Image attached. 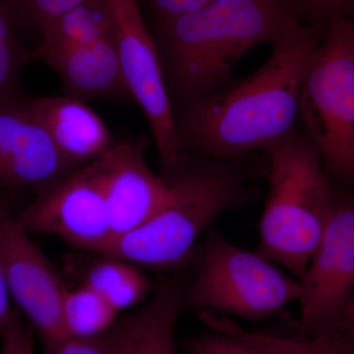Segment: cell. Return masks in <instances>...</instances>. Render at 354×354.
Listing matches in <instances>:
<instances>
[{
  "label": "cell",
  "instance_id": "6da1fadb",
  "mask_svg": "<svg viewBox=\"0 0 354 354\" xmlns=\"http://www.w3.org/2000/svg\"><path fill=\"white\" fill-rule=\"evenodd\" d=\"M327 27L299 21L272 44L271 57L257 71L174 108L183 150L234 160L267 152L295 131L305 75Z\"/></svg>",
  "mask_w": 354,
  "mask_h": 354
},
{
  "label": "cell",
  "instance_id": "7a4b0ae2",
  "mask_svg": "<svg viewBox=\"0 0 354 354\" xmlns=\"http://www.w3.org/2000/svg\"><path fill=\"white\" fill-rule=\"evenodd\" d=\"M302 20L292 0H216L156 19L153 37L174 109L223 87L249 50L274 44Z\"/></svg>",
  "mask_w": 354,
  "mask_h": 354
},
{
  "label": "cell",
  "instance_id": "3957f363",
  "mask_svg": "<svg viewBox=\"0 0 354 354\" xmlns=\"http://www.w3.org/2000/svg\"><path fill=\"white\" fill-rule=\"evenodd\" d=\"M254 155L212 160L188 153L180 167L164 176L167 192L155 214L136 230L113 239L99 254L150 269L180 267L218 216L257 197L251 180L264 171L252 162Z\"/></svg>",
  "mask_w": 354,
  "mask_h": 354
},
{
  "label": "cell",
  "instance_id": "277c9868",
  "mask_svg": "<svg viewBox=\"0 0 354 354\" xmlns=\"http://www.w3.org/2000/svg\"><path fill=\"white\" fill-rule=\"evenodd\" d=\"M265 153L269 192L260 221L258 251L300 281L334 207L330 176L302 128Z\"/></svg>",
  "mask_w": 354,
  "mask_h": 354
},
{
  "label": "cell",
  "instance_id": "5b68a950",
  "mask_svg": "<svg viewBox=\"0 0 354 354\" xmlns=\"http://www.w3.org/2000/svg\"><path fill=\"white\" fill-rule=\"evenodd\" d=\"M298 121L329 176L344 185H354L353 20L328 25L305 75Z\"/></svg>",
  "mask_w": 354,
  "mask_h": 354
},
{
  "label": "cell",
  "instance_id": "8992f818",
  "mask_svg": "<svg viewBox=\"0 0 354 354\" xmlns=\"http://www.w3.org/2000/svg\"><path fill=\"white\" fill-rule=\"evenodd\" d=\"M259 251L234 245L209 230L197 254L196 274L187 285L186 308L232 314L248 320L267 318L298 301L302 286Z\"/></svg>",
  "mask_w": 354,
  "mask_h": 354
},
{
  "label": "cell",
  "instance_id": "52a82bcc",
  "mask_svg": "<svg viewBox=\"0 0 354 354\" xmlns=\"http://www.w3.org/2000/svg\"><path fill=\"white\" fill-rule=\"evenodd\" d=\"M111 21V34L132 99L145 114L160 158L162 176L184 164L183 150L174 124V106L153 34L147 29L139 0H104Z\"/></svg>",
  "mask_w": 354,
  "mask_h": 354
},
{
  "label": "cell",
  "instance_id": "ba28073f",
  "mask_svg": "<svg viewBox=\"0 0 354 354\" xmlns=\"http://www.w3.org/2000/svg\"><path fill=\"white\" fill-rule=\"evenodd\" d=\"M300 333L335 335L354 291V197L335 195L334 207L304 278Z\"/></svg>",
  "mask_w": 354,
  "mask_h": 354
},
{
  "label": "cell",
  "instance_id": "9c48e42d",
  "mask_svg": "<svg viewBox=\"0 0 354 354\" xmlns=\"http://www.w3.org/2000/svg\"><path fill=\"white\" fill-rule=\"evenodd\" d=\"M13 218L28 234L57 235L90 252H101L113 239L95 160L39 192L37 199Z\"/></svg>",
  "mask_w": 354,
  "mask_h": 354
},
{
  "label": "cell",
  "instance_id": "30bf717a",
  "mask_svg": "<svg viewBox=\"0 0 354 354\" xmlns=\"http://www.w3.org/2000/svg\"><path fill=\"white\" fill-rule=\"evenodd\" d=\"M1 247L11 297L41 341L67 339L64 300L67 288L50 260L12 216L4 220Z\"/></svg>",
  "mask_w": 354,
  "mask_h": 354
},
{
  "label": "cell",
  "instance_id": "8fae6325",
  "mask_svg": "<svg viewBox=\"0 0 354 354\" xmlns=\"http://www.w3.org/2000/svg\"><path fill=\"white\" fill-rule=\"evenodd\" d=\"M80 167L60 152L25 97L0 99V187L39 193Z\"/></svg>",
  "mask_w": 354,
  "mask_h": 354
},
{
  "label": "cell",
  "instance_id": "7c38bea8",
  "mask_svg": "<svg viewBox=\"0 0 354 354\" xmlns=\"http://www.w3.org/2000/svg\"><path fill=\"white\" fill-rule=\"evenodd\" d=\"M95 162L114 239L136 230L155 214L167 192V180L151 169L142 140L115 141Z\"/></svg>",
  "mask_w": 354,
  "mask_h": 354
},
{
  "label": "cell",
  "instance_id": "4fadbf2b",
  "mask_svg": "<svg viewBox=\"0 0 354 354\" xmlns=\"http://www.w3.org/2000/svg\"><path fill=\"white\" fill-rule=\"evenodd\" d=\"M25 102L60 152L76 165L94 162L115 143L104 120L82 100L64 95L25 97Z\"/></svg>",
  "mask_w": 354,
  "mask_h": 354
},
{
  "label": "cell",
  "instance_id": "5bb4252c",
  "mask_svg": "<svg viewBox=\"0 0 354 354\" xmlns=\"http://www.w3.org/2000/svg\"><path fill=\"white\" fill-rule=\"evenodd\" d=\"M41 60L57 72L65 95L86 102L132 99L113 37L62 48Z\"/></svg>",
  "mask_w": 354,
  "mask_h": 354
},
{
  "label": "cell",
  "instance_id": "9a60e30c",
  "mask_svg": "<svg viewBox=\"0 0 354 354\" xmlns=\"http://www.w3.org/2000/svg\"><path fill=\"white\" fill-rule=\"evenodd\" d=\"M187 285L169 279L152 300L113 323L122 354H179L176 327L186 308Z\"/></svg>",
  "mask_w": 354,
  "mask_h": 354
},
{
  "label": "cell",
  "instance_id": "2e32d148",
  "mask_svg": "<svg viewBox=\"0 0 354 354\" xmlns=\"http://www.w3.org/2000/svg\"><path fill=\"white\" fill-rule=\"evenodd\" d=\"M111 21L104 0H85L65 13L44 35L32 57L41 59L48 53L109 38Z\"/></svg>",
  "mask_w": 354,
  "mask_h": 354
},
{
  "label": "cell",
  "instance_id": "e0dca14e",
  "mask_svg": "<svg viewBox=\"0 0 354 354\" xmlns=\"http://www.w3.org/2000/svg\"><path fill=\"white\" fill-rule=\"evenodd\" d=\"M102 257L88 270L85 285L118 312L141 304L153 288L145 272L138 266L120 258Z\"/></svg>",
  "mask_w": 354,
  "mask_h": 354
},
{
  "label": "cell",
  "instance_id": "ac0fdd59",
  "mask_svg": "<svg viewBox=\"0 0 354 354\" xmlns=\"http://www.w3.org/2000/svg\"><path fill=\"white\" fill-rule=\"evenodd\" d=\"M62 313L69 337H90L108 330L115 322L118 311L84 285L76 290L67 288Z\"/></svg>",
  "mask_w": 354,
  "mask_h": 354
},
{
  "label": "cell",
  "instance_id": "d6986e66",
  "mask_svg": "<svg viewBox=\"0 0 354 354\" xmlns=\"http://www.w3.org/2000/svg\"><path fill=\"white\" fill-rule=\"evenodd\" d=\"M17 20L9 0H0V99L20 97V74L32 59L18 37Z\"/></svg>",
  "mask_w": 354,
  "mask_h": 354
},
{
  "label": "cell",
  "instance_id": "ffe728a7",
  "mask_svg": "<svg viewBox=\"0 0 354 354\" xmlns=\"http://www.w3.org/2000/svg\"><path fill=\"white\" fill-rule=\"evenodd\" d=\"M200 318L211 330H227L252 342L266 354H317L315 341L308 339H286L265 333L250 332L237 325L227 315L215 312L204 311Z\"/></svg>",
  "mask_w": 354,
  "mask_h": 354
},
{
  "label": "cell",
  "instance_id": "44dd1931",
  "mask_svg": "<svg viewBox=\"0 0 354 354\" xmlns=\"http://www.w3.org/2000/svg\"><path fill=\"white\" fill-rule=\"evenodd\" d=\"M188 354H266L241 335L227 330H211L185 342Z\"/></svg>",
  "mask_w": 354,
  "mask_h": 354
},
{
  "label": "cell",
  "instance_id": "7402d4cb",
  "mask_svg": "<svg viewBox=\"0 0 354 354\" xmlns=\"http://www.w3.org/2000/svg\"><path fill=\"white\" fill-rule=\"evenodd\" d=\"M46 354H122L113 324L102 334L43 342Z\"/></svg>",
  "mask_w": 354,
  "mask_h": 354
},
{
  "label": "cell",
  "instance_id": "603a6c76",
  "mask_svg": "<svg viewBox=\"0 0 354 354\" xmlns=\"http://www.w3.org/2000/svg\"><path fill=\"white\" fill-rule=\"evenodd\" d=\"M308 23L326 26L333 21L351 19L354 15V0H292Z\"/></svg>",
  "mask_w": 354,
  "mask_h": 354
},
{
  "label": "cell",
  "instance_id": "cb8c5ba5",
  "mask_svg": "<svg viewBox=\"0 0 354 354\" xmlns=\"http://www.w3.org/2000/svg\"><path fill=\"white\" fill-rule=\"evenodd\" d=\"M0 339H1L0 354L35 353L32 326L26 325L23 322L18 309H14L12 316Z\"/></svg>",
  "mask_w": 354,
  "mask_h": 354
},
{
  "label": "cell",
  "instance_id": "d4e9b609",
  "mask_svg": "<svg viewBox=\"0 0 354 354\" xmlns=\"http://www.w3.org/2000/svg\"><path fill=\"white\" fill-rule=\"evenodd\" d=\"M9 201L6 193L0 190V337L6 330L7 324L12 316L14 309L10 304V291L7 283L6 268H4L3 256L1 247V228L3 221L9 213Z\"/></svg>",
  "mask_w": 354,
  "mask_h": 354
},
{
  "label": "cell",
  "instance_id": "484cf974",
  "mask_svg": "<svg viewBox=\"0 0 354 354\" xmlns=\"http://www.w3.org/2000/svg\"><path fill=\"white\" fill-rule=\"evenodd\" d=\"M152 9L156 19L176 17L199 10L216 0H139Z\"/></svg>",
  "mask_w": 354,
  "mask_h": 354
},
{
  "label": "cell",
  "instance_id": "4316f807",
  "mask_svg": "<svg viewBox=\"0 0 354 354\" xmlns=\"http://www.w3.org/2000/svg\"><path fill=\"white\" fill-rule=\"evenodd\" d=\"M313 337L317 354H354V335H323Z\"/></svg>",
  "mask_w": 354,
  "mask_h": 354
},
{
  "label": "cell",
  "instance_id": "83f0119b",
  "mask_svg": "<svg viewBox=\"0 0 354 354\" xmlns=\"http://www.w3.org/2000/svg\"><path fill=\"white\" fill-rule=\"evenodd\" d=\"M335 335H354V291L348 306L342 314Z\"/></svg>",
  "mask_w": 354,
  "mask_h": 354
}]
</instances>
